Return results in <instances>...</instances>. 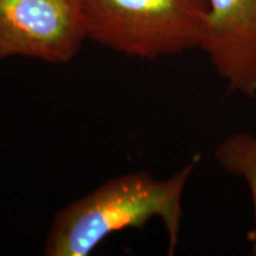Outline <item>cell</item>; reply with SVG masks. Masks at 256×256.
Wrapping results in <instances>:
<instances>
[{"label":"cell","instance_id":"obj_1","mask_svg":"<svg viewBox=\"0 0 256 256\" xmlns=\"http://www.w3.org/2000/svg\"><path fill=\"white\" fill-rule=\"evenodd\" d=\"M196 166L194 159L168 179L147 172L108 179L56 214L44 255L87 256L112 234L142 229L153 218L164 224L172 254L179 242L184 190Z\"/></svg>","mask_w":256,"mask_h":256},{"label":"cell","instance_id":"obj_2","mask_svg":"<svg viewBox=\"0 0 256 256\" xmlns=\"http://www.w3.org/2000/svg\"><path fill=\"white\" fill-rule=\"evenodd\" d=\"M87 38L154 60L200 48L208 0H82Z\"/></svg>","mask_w":256,"mask_h":256},{"label":"cell","instance_id":"obj_3","mask_svg":"<svg viewBox=\"0 0 256 256\" xmlns=\"http://www.w3.org/2000/svg\"><path fill=\"white\" fill-rule=\"evenodd\" d=\"M87 38L82 0H0V62L75 58Z\"/></svg>","mask_w":256,"mask_h":256},{"label":"cell","instance_id":"obj_4","mask_svg":"<svg viewBox=\"0 0 256 256\" xmlns=\"http://www.w3.org/2000/svg\"><path fill=\"white\" fill-rule=\"evenodd\" d=\"M200 49L226 90L256 100V0H208Z\"/></svg>","mask_w":256,"mask_h":256},{"label":"cell","instance_id":"obj_5","mask_svg":"<svg viewBox=\"0 0 256 256\" xmlns=\"http://www.w3.org/2000/svg\"><path fill=\"white\" fill-rule=\"evenodd\" d=\"M214 156L217 164L234 177L241 178L249 188L252 202L254 228L249 234L250 252L256 256V136L236 133L216 146Z\"/></svg>","mask_w":256,"mask_h":256}]
</instances>
